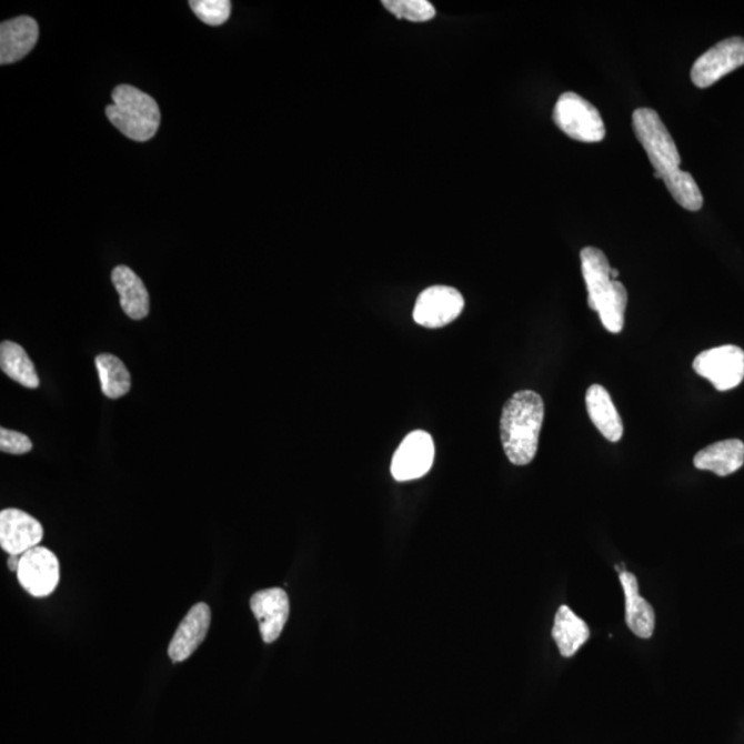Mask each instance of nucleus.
Masks as SVG:
<instances>
[{"mask_svg": "<svg viewBox=\"0 0 744 744\" xmlns=\"http://www.w3.org/2000/svg\"><path fill=\"white\" fill-rule=\"evenodd\" d=\"M545 418V404L532 391L514 393L507 400L501 416V440L507 460L516 466L529 465L537 452Z\"/></svg>", "mask_w": 744, "mask_h": 744, "instance_id": "obj_1", "label": "nucleus"}, {"mask_svg": "<svg viewBox=\"0 0 744 744\" xmlns=\"http://www.w3.org/2000/svg\"><path fill=\"white\" fill-rule=\"evenodd\" d=\"M113 104L107 117L128 139L145 142L153 139L160 125L158 102L133 86L120 84L112 93Z\"/></svg>", "mask_w": 744, "mask_h": 744, "instance_id": "obj_2", "label": "nucleus"}, {"mask_svg": "<svg viewBox=\"0 0 744 744\" xmlns=\"http://www.w3.org/2000/svg\"><path fill=\"white\" fill-rule=\"evenodd\" d=\"M633 129L640 144L649 154L655 173L663 175L680 169L681 157L677 145L670 135L660 114L651 108H639L633 112Z\"/></svg>", "mask_w": 744, "mask_h": 744, "instance_id": "obj_3", "label": "nucleus"}, {"mask_svg": "<svg viewBox=\"0 0 744 744\" xmlns=\"http://www.w3.org/2000/svg\"><path fill=\"white\" fill-rule=\"evenodd\" d=\"M553 120L572 140L600 142L606 134L604 120L597 108L572 91L560 95L554 107Z\"/></svg>", "mask_w": 744, "mask_h": 744, "instance_id": "obj_4", "label": "nucleus"}, {"mask_svg": "<svg viewBox=\"0 0 744 744\" xmlns=\"http://www.w3.org/2000/svg\"><path fill=\"white\" fill-rule=\"evenodd\" d=\"M696 374L706 378L720 392L740 386L744 380V351L724 345L697 354L692 364Z\"/></svg>", "mask_w": 744, "mask_h": 744, "instance_id": "obj_5", "label": "nucleus"}, {"mask_svg": "<svg viewBox=\"0 0 744 744\" xmlns=\"http://www.w3.org/2000/svg\"><path fill=\"white\" fill-rule=\"evenodd\" d=\"M742 66H744V38L724 39L695 61L691 79L697 88L706 89Z\"/></svg>", "mask_w": 744, "mask_h": 744, "instance_id": "obj_6", "label": "nucleus"}, {"mask_svg": "<svg viewBox=\"0 0 744 744\" xmlns=\"http://www.w3.org/2000/svg\"><path fill=\"white\" fill-rule=\"evenodd\" d=\"M17 577L33 597H48L59 586V559L48 547H33L22 554Z\"/></svg>", "mask_w": 744, "mask_h": 744, "instance_id": "obj_7", "label": "nucleus"}, {"mask_svg": "<svg viewBox=\"0 0 744 744\" xmlns=\"http://www.w3.org/2000/svg\"><path fill=\"white\" fill-rule=\"evenodd\" d=\"M465 306L460 291L449 285H433L422 291L414 308V320L422 328L442 329L454 322Z\"/></svg>", "mask_w": 744, "mask_h": 744, "instance_id": "obj_8", "label": "nucleus"}, {"mask_svg": "<svg viewBox=\"0 0 744 744\" xmlns=\"http://www.w3.org/2000/svg\"><path fill=\"white\" fill-rule=\"evenodd\" d=\"M434 461V443L431 434L415 431L409 434L394 452L391 472L398 482H411L425 476Z\"/></svg>", "mask_w": 744, "mask_h": 744, "instance_id": "obj_9", "label": "nucleus"}, {"mask_svg": "<svg viewBox=\"0 0 744 744\" xmlns=\"http://www.w3.org/2000/svg\"><path fill=\"white\" fill-rule=\"evenodd\" d=\"M42 540L43 526L31 514L20 509H4L0 513V546L10 556H22Z\"/></svg>", "mask_w": 744, "mask_h": 744, "instance_id": "obj_10", "label": "nucleus"}, {"mask_svg": "<svg viewBox=\"0 0 744 744\" xmlns=\"http://www.w3.org/2000/svg\"><path fill=\"white\" fill-rule=\"evenodd\" d=\"M250 609L259 621L260 633L267 644H272L282 634L290 615L288 593L280 587L257 592L250 600Z\"/></svg>", "mask_w": 744, "mask_h": 744, "instance_id": "obj_11", "label": "nucleus"}, {"mask_svg": "<svg viewBox=\"0 0 744 744\" xmlns=\"http://www.w3.org/2000/svg\"><path fill=\"white\" fill-rule=\"evenodd\" d=\"M211 623L210 606L204 603H198L189 610L184 620L171 639L169 645L170 660L179 663L188 660L203 643L208 635Z\"/></svg>", "mask_w": 744, "mask_h": 744, "instance_id": "obj_12", "label": "nucleus"}, {"mask_svg": "<svg viewBox=\"0 0 744 744\" xmlns=\"http://www.w3.org/2000/svg\"><path fill=\"white\" fill-rule=\"evenodd\" d=\"M39 26L32 17L21 16L0 26V64L8 66L24 59L36 48Z\"/></svg>", "mask_w": 744, "mask_h": 744, "instance_id": "obj_13", "label": "nucleus"}, {"mask_svg": "<svg viewBox=\"0 0 744 744\" xmlns=\"http://www.w3.org/2000/svg\"><path fill=\"white\" fill-rule=\"evenodd\" d=\"M581 263L589 306L597 312L614 283V279L611 278L612 268L603 251L595 248H585L581 251Z\"/></svg>", "mask_w": 744, "mask_h": 744, "instance_id": "obj_14", "label": "nucleus"}, {"mask_svg": "<svg viewBox=\"0 0 744 744\" xmlns=\"http://www.w3.org/2000/svg\"><path fill=\"white\" fill-rule=\"evenodd\" d=\"M744 463V443L742 440L730 439L714 443L701 450L694 458V465L700 471H708L725 477L740 471Z\"/></svg>", "mask_w": 744, "mask_h": 744, "instance_id": "obj_15", "label": "nucleus"}, {"mask_svg": "<svg viewBox=\"0 0 744 744\" xmlns=\"http://www.w3.org/2000/svg\"><path fill=\"white\" fill-rule=\"evenodd\" d=\"M586 409L594 426L611 443L623 436V422L609 391L601 385H592L586 392Z\"/></svg>", "mask_w": 744, "mask_h": 744, "instance_id": "obj_16", "label": "nucleus"}, {"mask_svg": "<svg viewBox=\"0 0 744 744\" xmlns=\"http://www.w3.org/2000/svg\"><path fill=\"white\" fill-rule=\"evenodd\" d=\"M620 580L625 591L627 627L640 639H651L655 629L654 609L641 597L637 577L625 571Z\"/></svg>", "mask_w": 744, "mask_h": 744, "instance_id": "obj_17", "label": "nucleus"}, {"mask_svg": "<svg viewBox=\"0 0 744 744\" xmlns=\"http://www.w3.org/2000/svg\"><path fill=\"white\" fill-rule=\"evenodd\" d=\"M112 283L119 293L123 312L133 320L145 319L151 306L144 282L130 268L120 265L113 269Z\"/></svg>", "mask_w": 744, "mask_h": 744, "instance_id": "obj_18", "label": "nucleus"}, {"mask_svg": "<svg viewBox=\"0 0 744 744\" xmlns=\"http://www.w3.org/2000/svg\"><path fill=\"white\" fill-rule=\"evenodd\" d=\"M554 641L559 646L560 654L564 657L574 656L577 650L591 637V631L586 622L572 612L570 606L561 605L552 632Z\"/></svg>", "mask_w": 744, "mask_h": 744, "instance_id": "obj_19", "label": "nucleus"}, {"mask_svg": "<svg viewBox=\"0 0 744 744\" xmlns=\"http://www.w3.org/2000/svg\"><path fill=\"white\" fill-rule=\"evenodd\" d=\"M0 368L6 375L28 389L39 388L36 364L28 356L26 349L13 341H3L0 345Z\"/></svg>", "mask_w": 744, "mask_h": 744, "instance_id": "obj_20", "label": "nucleus"}, {"mask_svg": "<svg viewBox=\"0 0 744 744\" xmlns=\"http://www.w3.org/2000/svg\"><path fill=\"white\" fill-rule=\"evenodd\" d=\"M95 368L99 371L102 393L108 399H120L131 389V376L122 360L110 353H102L95 358Z\"/></svg>", "mask_w": 744, "mask_h": 744, "instance_id": "obj_21", "label": "nucleus"}, {"mask_svg": "<svg viewBox=\"0 0 744 744\" xmlns=\"http://www.w3.org/2000/svg\"><path fill=\"white\" fill-rule=\"evenodd\" d=\"M627 290L625 285L614 280L610 293L606 294L597 309L601 323L612 334H620L625 325V313L627 308Z\"/></svg>", "mask_w": 744, "mask_h": 744, "instance_id": "obj_22", "label": "nucleus"}, {"mask_svg": "<svg viewBox=\"0 0 744 744\" xmlns=\"http://www.w3.org/2000/svg\"><path fill=\"white\" fill-rule=\"evenodd\" d=\"M667 191L681 208L688 211H700L703 205V197L694 177L683 170H674L663 175Z\"/></svg>", "mask_w": 744, "mask_h": 744, "instance_id": "obj_23", "label": "nucleus"}, {"mask_svg": "<svg viewBox=\"0 0 744 744\" xmlns=\"http://www.w3.org/2000/svg\"><path fill=\"white\" fill-rule=\"evenodd\" d=\"M382 4L400 20L425 22L436 16L433 4L426 0H383Z\"/></svg>", "mask_w": 744, "mask_h": 744, "instance_id": "obj_24", "label": "nucleus"}, {"mask_svg": "<svg viewBox=\"0 0 744 744\" xmlns=\"http://www.w3.org/2000/svg\"><path fill=\"white\" fill-rule=\"evenodd\" d=\"M189 6L199 20L211 27L225 24L231 16L232 3L229 0H192Z\"/></svg>", "mask_w": 744, "mask_h": 744, "instance_id": "obj_25", "label": "nucleus"}, {"mask_svg": "<svg viewBox=\"0 0 744 744\" xmlns=\"http://www.w3.org/2000/svg\"><path fill=\"white\" fill-rule=\"evenodd\" d=\"M0 450L6 454L22 455L32 450V442L24 433L0 429Z\"/></svg>", "mask_w": 744, "mask_h": 744, "instance_id": "obj_26", "label": "nucleus"}, {"mask_svg": "<svg viewBox=\"0 0 744 744\" xmlns=\"http://www.w3.org/2000/svg\"><path fill=\"white\" fill-rule=\"evenodd\" d=\"M20 560H21V556H10L9 561H8L9 570L16 572V574H17V571H19Z\"/></svg>", "mask_w": 744, "mask_h": 744, "instance_id": "obj_27", "label": "nucleus"}]
</instances>
